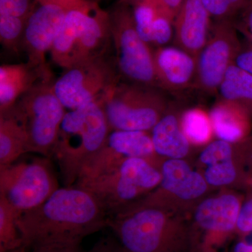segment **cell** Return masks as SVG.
Here are the masks:
<instances>
[{
	"label": "cell",
	"mask_w": 252,
	"mask_h": 252,
	"mask_svg": "<svg viewBox=\"0 0 252 252\" xmlns=\"http://www.w3.org/2000/svg\"><path fill=\"white\" fill-rule=\"evenodd\" d=\"M108 213L93 194L77 186L56 190L39 207L18 218L23 249L36 252L81 246L83 240L108 225Z\"/></svg>",
	"instance_id": "6da1fadb"
},
{
	"label": "cell",
	"mask_w": 252,
	"mask_h": 252,
	"mask_svg": "<svg viewBox=\"0 0 252 252\" xmlns=\"http://www.w3.org/2000/svg\"><path fill=\"white\" fill-rule=\"evenodd\" d=\"M110 130L100 102L65 113L53 154L65 187L75 185L83 167L103 145Z\"/></svg>",
	"instance_id": "7a4b0ae2"
},
{
	"label": "cell",
	"mask_w": 252,
	"mask_h": 252,
	"mask_svg": "<svg viewBox=\"0 0 252 252\" xmlns=\"http://www.w3.org/2000/svg\"><path fill=\"white\" fill-rule=\"evenodd\" d=\"M112 44L108 11L85 0L67 10L50 53L53 62L64 70L107 52Z\"/></svg>",
	"instance_id": "3957f363"
},
{
	"label": "cell",
	"mask_w": 252,
	"mask_h": 252,
	"mask_svg": "<svg viewBox=\"0 0 252 252\" xmlns=\"http://www.w3.org/2000/svg\"><path fill=\"white\" fill-rule=\"evenodd\" d=\"M52 72L41 78L23 94L9 112L23 127L28 152L53 157L64 107L54 91Z\"/></svg>",
	"instance_id": "277c9868"
},
{
	"label": "cell",
	"mask_w": 252,
	"mask_h": 252,
	"mask_svg": "<svg viewBox=\"0 0 252 252\" xmlns=\"http://www.w3.org/2000/svg\"><path fill=\"white\" fill-rule=\"evenodd\" d=\"M108 12L114 59L121 79L159 88L154 49L139 36L132 7L118 1Z\"/></svg>",
	"instance_id": "5b68a950"
},
{
	"label": "cell",
	"mask_w": 252,
	"mask_h": 252,
	"mask_svg": "<svg viewBox=\"0 0 252 252\" xmlns=\"http://www.w3.org/2000/svg\"><path fill=\"white\" fill-rule=\"evenodd\" d=\"M162 91L121 79L102 103L111 130H152L162 117L165 99Z\"/></svg>",
	"instance_id": "8992f818"
},
{
	"label": "cell",
	"mask_w": 252,
	"mask_h": 252,
	"mask_svg": "<svg viewBox=\"0 0 252 252\" xmlns=\"http://www.w3.org/2000/svg\"><path fill=\"white\" fill-rule=\"evenodd\" d=\"M110 50L100 56L64 69L56 79L54 91L64 108L76 109L91 103H103L121 80Z\"/></svg>",
	"instance_id": "52a82bcc"
},
{
	"label": "cell",
	"mask_w": 252,
	"mask_h": 252,
	"mask_svg": "<svg viewBox=\"0 0 252 252\" xmlns=\"http://www.w3.org/2000/svg\"><path fill=\"white\" fill-rule=\"evenodd\" d=\"M162 175L146 158H130L94 178L75 184L95 197L108 215L123 204L157 187Z\"/></svg>",
	"instance_id": "ba28073f"
},
{
	"label": "cell",
	"mask_w": 252,
	"mask_h": 252,
	"mask_svg": "<svg viewBox=\"0 0 252 252\" xmlns=\"http://www.w3.org/2000/svg\"><path fill=\"white\" fill-rule=\"evenodd\" d=\"M59 188L48 158L0 166V196L20 214L39 207Z\"/></svg>",
	"instance_id": "9c48e42d"
},
{
	"label": "cell",
	"mask_w": 252,
	"mask_h": 252,
	"mask_svg": "<svg viewBox=\"0 0 252 252\" xmlns=\"http://www.w3.org/2000/svg\"><path fill=\"white\" fill-rule=\"evenodd\" d=\"M124 252H175V233H171L165 215L147 207L129 215L109 220Z\"/></svg>",
	"instance_id": "30bf717a"
},
{
	"label": "cell",
	"mask_w": 252,
	"mask_h": 252,
	"mask_svg": "<svg viewBox=\"0 0 252 252\" xmlns=\"http://www.w3.org/2000/svg\"><path fill=\"white\" fill-rule=\"evenodd\" d=\"M232 20L215 21L206 44L197 57L195 85L199 90L217 92L242 45Z\"/></svg>",
	"instance_id": "8fae6325"
},
{
	"label": "cell",
	"mask_w": 252,
	"mask_h": 252,
	"mask_svg": "<svg viewBox=\"0 0 252 252\" xmlns=\"http://www.w3.org/2000/svg\"><path fill=\"white\" fill-rule=\"evenodd\" d=\"M154 152L152 136L147 131L113 130L83 167L77 182L97 177L130 158H146Z\"/></svg>",
	"instance_id": "7c38bea8"
},
{
	"label": "cell",
	"mask_w": 252,
	"mask_h": 252,
	"mask_svg": "<svg viewBox=\"0 0 252 252\" xmlns=\"http://www.w3.org/2000/svg\"><path fill=\"white\" fill-rule=\"evenodd\" d=\"M67 11L59 5L36 2L25 29L23 51L28 55V62L36 67H49L46 55L59 35Z\"/></svg>",
	"instance_id": "4fadbf2b"
},
{
	"label": "cell",
	"mask_w": 252,
	"mask_h": 252,
	"mask_svg": "<svg viewBox=\"0 0 252 252\" xmlns=\"http://www.w3.org/2000/svg\"><path fill=\"white\" fill-rule=\"evenodd\" d=\"M154 61L159 88L178 92L195 85L197 58L178 46L154 49Z\"/></svg>",
	"instance_id": "5bb4252c"
},
{
	"label": "cell",
	"mask_w": 252,
	"mask_h": 252,
	"mask_svg": "<svg viewBox=\"0 0 252 252\" xmlns=\"http://www.w3.org/2000/svg\"><path fill=\"white\" fill-rule=\"evenodd\" d=\"M211 18L201 0H186L174 20L176 45L198 57L211 32Z\"/></svg>",
	"instance_id": "9a60e30c"
},
{
	"label": "cell",
	"mask_w": 252,
	"mask_h": 252,
	"mask_svg": "<svg viewBox=\"0 0 252 252\" xmlns=\"http://www.w3.org/2000/svg\"><path fill=\"white\" fill-rule=\"evenodd\" d=\"M49 67L32 63L3 64L0 67V113L9 110L41 78L51 73Z\"/></svg>",
	"instance_id": "2e32d148"
},
{
	"label": "cell",
	"mask_w": 252,
	"mask_h": 252,
	"mask_svg": "<svg viewBox=\"0 0 252 252\" xmlns=\"http://www.w3.org/2000/svg\"><path fill=\"white\" fill-rule=\"evenodd\" d=\"M136 30L141 39L152 49L165 46L174 35V20L156 0L132 6Z\"/></svg>",
	"instance_id": "e0dca14e"
},
{
	"label": "cell",
	"mask_w": 252,
	"mask_h": 252,
	"mask_svg": "<svg viewBox=\"0 0 252 252\" xmlns=\"http://www.w3.org/2000/svg\"><path fill=\"white\" fill-rule=\"evenodd\" d=\"M240 204L234 195L207 199L200 204L195 220L200 228L215 234H225L237 228Z\"/></svg>",
	"instance_id": "ac0fdd59"
},
{
	"label": "cell",
	"mask_w": 252,
	"mask_h": 252,
	"mask_svg": "<svg viewBox=\"0 0 252 252\" xmlns=\"http://www.w3.org/2000/svg\"><path fill=\"white\" fill-rule=\"evenodd\" d=\"M160 182L165 190L186 200L198 198L207 189L203 177L180 159H170L164 162Z\"/></svg>",
	"instance_id": "d6986e66"
},
{
	"label": "cell",
	"mask_w": 252,
	"mask_h": 252,
	"mask_svg": "<svg viewBox=\"0 0 252 252\" xmlns=\"http://www.w3.org/2000/svg\"><path fill=\"white\" fill-rule=\"evenodd\" d=\"M248 113L240 106L224 100L214 107L210 121L220 140L230 143L241 140L248 132Z\"/></svg>",
	"instance_id": "ffe728a7"
},
{
	"label": "cell",
	"mask_w": 252,
	"mask_h": 252,
	"mask_svg": "<svg viewBox=\"0 0 252 252\" xmlns=\"http://www.w3.org/2000/svg\"><path fill=\"white\" fill-rule=\"evenodd\" d=\"M152 139L155 152L160 155L180 159L188 154V139L173 114H167L159 120L152 129Z\"/></svg>",
	"instance_id": "44dd1931"
},
{
	"label": "cell",
	"mask_w": 252,
	"mask_h": 252,
	"mask_svg": "<svg viewBox=\"0 0 252 252\" xmlns=\"http://www.w3.org/2000/svg\"><path fill=\"white\" fill-rule=\"evenodd\" d=\"M28 152L23 127L9 112L0 113V166L14 163Z\"/></svg>",
	"instance_id": "7402d4cb"
},
{
	"label": "cell",
	"mask_w": 252,
	"mask_h": 252,
	"mask_svg": "<svg viewBox=\"0 0 252 252\" xmlns=\"http://www.w3.org/2000/svg\"><path fill=\"white\" fill-rule=\"evenodd\" d=\"M217 92L221 100L252 112V75L235 63L225 72Z\"/></svg>",
	"instance_id": "603a6c76"
},
{
	"label": "cell",
	"mask_w": 252,
	"mask_h": 252,
	"mask_svg": "<svg viewBox=\"0 0 252 252\" xmlns=\"http://www.w3.org/2000/svg\"><path fill=\"white\" fill-rule=\"evenodd\" d=\"M21 214L0 196V252L23 250V240L18 225Z\"/></svg>",
	"instance_id": "cb8c5ba5"
},
{
	"label": "cell",
	"mask_w": 252,
	"mask_h": 252,
	"mask_svg": "<svg viewBox=\"0 0 252 252\" xmlns=\"http://www.w3.org/2000/svg\"><path fill=\"white\" fill-rule=\"evenodd\" d=\"M211 124L206 114L200 109H190L182 116L184 133L187 138L196 144L205 143L208 140L211 133Z\"/></svg>",
	"instance_id": "d4e9b609"
},
{
	"label": "cell",
	"mask_w": 252,
	"mask_h": 252,
	"mask_svg": "<svg viewBox=\"0 0 252 252\" xmlns=\"http://www.w3.org/2000/svg\"><path fill=\"white\" fill-rule=\"evenodd\" d=\"M26 22L21 18L0 15V40L5 49L16 54L23 51Z\"/></svg>",
	"instance_id": "484cf974"
},
{
	"label": "cell",
	"mask_w": 252,
	"mask_h": 252,
	"mask_svg": "<svg viewBox=\"0 0 252 252\" xmlns=\"http://www.w3.org/2000/svg\"><path fill=\"white\" fill-rule=\"evenodd\" d=\"M207 169L205 173L207 183L214 186L226 185L234 181L236 172L232 157L218 156L205 161Z\"/></svg>",
	"instance_id": "4316f807"
},
{
	"label": "cell",
	"mask_w": 252,
	"mask_h": 252,
	"mask_svg": "<svg viewBox=\"0 0 252 252\" xmlns=\"http://www.w3.org/2000/svg\"><path fill=\"white\" fill-rule=\"evenodd\" d=\"M215 21L232 20L250 0H201Z\"/></svg>",
	"instance_id": "83f0119b"
},
{
	"label": "cell",
	"mask_w": 252,
	"mask_h": 252,
	"mask_svg": "<svg viewBox=\"0 0 252 252\" xmlns=\"http://www.w3.org/2000/svg\"><path fill=\"white\" fill-rule=\"evenodd\" d=\"M36 4V0H0V15L27 21Z\"/></svg>",
	"instance_id": "f1b7e54d"
},
{
	"label": "cell",
	"mask_w": 252,
	"mask_h": 252,
	"mask_svg": "<svg viewBox=\"0 0 252 252\" xmlns=\"http://www.w3.org/2000/svg\"><path fill=\"white\" fill-rule=\"evenodd\" d=\"M237 31H240L252 46V0H250L243 9L232 19Z\"/></svg>",
	"instance_id": "f546056e"
},
{
	"label": "cell",
	"mask_w": 252,
	"mask_h": 252,
	"mask_svg": "<svg viewBox=\"0 0 252 252\" xmlns=\"http://www.w3.org/2000/svg\"><path fill=\"white\" fill-rule=\"evenodd\" d=\"M237 229L244 235L252 233V199L240 208L237 220Z\"/></svg>",
	"instance_id": "4dcf8cb0"
},
{
	"label": "cell",
	"mask_w": 252,
	"mask_h": 252,
	"mask_svg": "<svg viewBox=\"0 0 252 252\" xmlns=\"http://www.w3.org/2000/svg\"><path fill=\"white\" fill-rule=\"evenodd\" d=\"M235 64L252 75V46H242L235 59Z\"/></svg>",
	"instance_id": "1f68e13d"
},
{
	"label": "cell",
	"mask_w": 252,
	"mask_h": 252,
	"mask_svg": "<svg viewBox=\"0 0 252 252\" xmlns=\"http://www.w3.org/2000/svg\"><path fill=\"white\" fill-rule=\"evenodd\" d=\"M185 1L186 0H156L158 6L173 20H175L177 13Z\"/></svg>",
	"instance_id": "d6a6232c"
},
{
	"label": "cell",
	"mask_w": 252,
	"mask_h": 252,
	"mask_svg": "<svg viewBox=\"0 0 252 252\" xmlns=\"http://www.w3.org/2000/svg\"><path fill=\"white\" fill-rule=\"evenodd\" d=\"M89 252H124L119 243H114L110 239H104L91 249Z\"/></svg>",
	"instance_id": "836d02e7"
},
{
	"label": "cell",
	"mask_w": 252,
	"mask_h": 252,
	"mask_svg": "<svg viewBox=\"0 0 252 252\" xmlns=\"http://www.w3.org/2000/svg\"><path fill=\"white\" fill-rule=\"evenodd\" d=\"M85 0H36V2L40 4H54L62 6L67 10L76 7L82 4Z\"/></svg>",
	"instance_id": "e575fe53"
},
{
	"label": "cell",
	"mask_w": 252,
	"mask_h": 252,
	"mask_svg": "<svg viewBox=\"0 0 252 252\" xmlns=\"http://www.w3.org/2000/svg\"><path fill=\"white\" fill-rule=\"evenodd\" d=\"M28 252H82L81 246L60 247L40 250V251Z\"/></svg>",
	"instance_id": "d590c367"
},
{
	"label": "cell",
	"mask_w": 252,
	"mask_h": 252,
	"mask_svg": "<svg viewBox=\"0 0 252 252\" xmlns=\"http://www.w3.org/2000/svg\"><path fill=\"white\" fill-rule=\"evenodd\" d=\"M233 252H252V243L238 242L233 248Z\"/></svg>",
	"instance_id": "8d00e7d4"
},
{
	"label": "cell",
	"mask_w": 252,
	"mask_h": 252,
	"mask_svg": "<svg viewBox=\"0 0 252 252\" xmlns=\"http://www.w3.org/2000/svg\"><path fill=\"white\" fill-rule=\"evenodd\" d=\"M154 1V0H119V2L122 4L128 5V6H132L135 5L141 4V3L147 2V1Z\"/></svg>",
	"instance_id": "74e56055"
},
{
	"label": "cell",
	"mask_w": 252,
	"mask_h": 252,
	"mask_svg": "<svg viewBox=\"0 0 252 252\" xmlns=\"http://www.w3.org/2000/svg\"><path fill=\"white\" fill-rule=\"evenodd\" d=\"M17 252H26V250H24V249H23V250H20V251H18Z\"/></svg>",
	"instance_id": "f35d334b"
}]
</instances>
